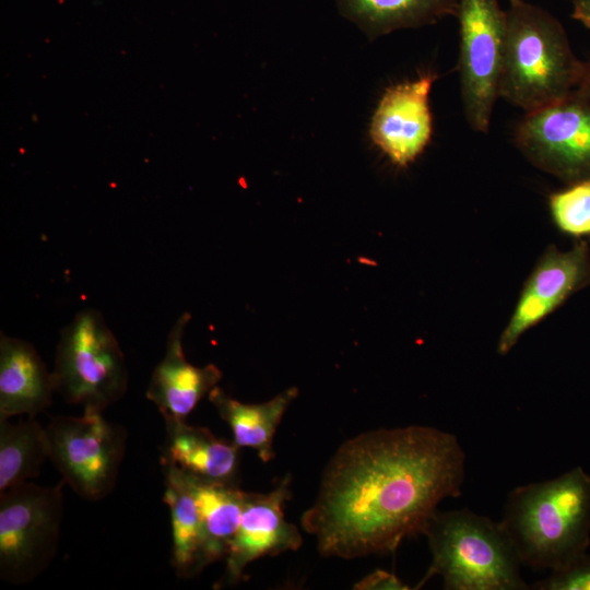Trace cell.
I'll return each instance as SVG.
<instances>
[{"label": "cell", "instance_id": "obj_1", "mask_svg": "<svg viewBox=\"0 0 590 590\" xmlns=\"http://www.w3.org/2000/svg\"><path fill=\"white\" fill-rule=\"evenodd\" d=\"M464 473L465 453L451 433L422 425L368 430L331 458L302 527L324 557L392 553L422 534L440 502L461 495Z\"/></svg>", "mask_w": 590, "mask_h": 590}, {"label": "cell", "instance_id": "obj_2", "mask_svg": "<svg viewBox=\"0 0 590 590\" xmlns=\"http://www.w3.org/2000/svg\"><path fill=\"white\" fill-rule=\"evenodd\" d=\"M522 565L562 569L590 545V476L576 467L543 482L520 485L506 498L502 520Z\"/></svg>", "mask_w": 590, "mask_h": 590}, {"label": "cell", "instance_id": "obj_3", "mask_svg": "<svg viewBox=\"0 0 590 590\" xmlns=\"http://www.w3.org/2000/svg\"><path fill=\"white\" fill-rule=\"evenodd\" d=\"M582 69L554 15L524 0H509L499 97L526 113L539 109L577 88Z\"/></svg>", "mask_w": 590, "mask_h": 590}, {"label": "cell", "instance_id": "obj_4", "mask_svg": "<svg viewBox=\"0 0 590 590\" xmlns=\"http://www.w3.org/2000/svg\"><path fill=\"white\" fill-rule=\"evenodd\" d=\"M422 534L432 554L414 589L439 576L446 590H527L522 563L499 522L469 509L436 510Z\"/></svg>", "mask_w": 590, "mask_h": 590}, {"label": "cell", "instance_id": "obj_5", "mask_svg": "<svg viewBox=\"0 0 590 590\" xmlns=\"http://www.w3.org/2000/svg\"><path fill=\"white\" fill-rule=\"evenodd\" d=\"M51 375L56 392L84 411L103 412L126 394L123 353L98 310L84 308L61 329Z\"/></svg>", "mask_w": 590, "mask_h": 590}, {"label": "cell", "instance_id": "obj_6", "mask_svg": "<svg viewBox=\"0 0 590 590\" xmlns=\"http://www.w3.org/2000/svg\"><path fill=\"white\" fill-rule=\"evenodd\" d=\"M63 481L25 482L0 493V577L19 586L39 577L54 560L63 517Z\"/></svg>", "mask_w": 590, "mask_h": 590}, {"label": "cell", "instance_id": "obj_7", "mask_svg": "<svg viewBox=\"0 0 590 590\" xmlns=\"http://www.w3.org/2000/svg\"><path fill=\"white\" fill-rule=\"evenodd\" d=\"M99 411L58 415L46 426L49 460L81 498L107 497L117 483L126 453L127 432Z\"/></svg>", "mask_w": 590, "mask_h": 590}, {"label": "cell", "instance_id": "obj_8", "mask_svg": "<svg viewBox=\"0 0 590 590\" xmlns=\"http://www.w3.org/2000/svg\"><path fill=\"white\" fill-rule=\"evenodd\" d=\"M515 143L532 165L568 185L590 180V93L577 87L526 113Z\"/></svg>", "mask_w": 590, "mask_h": 590}, {"label": "cell", "instance_id": "obj_9", "mask_svg": "<svg viewBox=\"0 0 590 590\" xmlns=\"http://www.w3.org/2000/svg\"><path fill=\"white\" fill-rule=\"evenodd\" d=\"M456 16L463 113L472 130L486 133L499 97L506 11L498 0H459Z\"/></svg>", "mask_w": 590, "mask_h": 590}, {"label": "cell", "instance_id": "obj_10", "mask_svg": "<svg viewBox=\"0 0 590 590\" xmlns=\"http://www.w3.org/2000/svg\"><path fill=\"white\" fill-rule=\"evenodd\" d=\"M590 284V249L586 241L562 251L550 246L523 284L515 310L503 330L497 353L508 354L522 334L571 295Z\"/></svg>", "mask_w": 590, "mask_h": 590}, {"label": "cell", "instance_id": "obj_11", "mask_svg": "<svg viewBox=\"0 0 590 590\" xmlns=\"http://www.w3.org/2000/svg\"><path fill=\"white\" fill-rule=\"evenodd\" d=\"M434 72L389 86L379 99L369 125V137L389 161L406 167L426 149L433 135L429 94Z\"/></svg>", "mask_w": 590, "mask_h": 590}, {"label": "cell", "instance_id": "obj_12", "mask_svg": "<svg viewBox=\"0 0 590 590\" xmlns=\"http://www.w3.org/2000/svg\"><path fill=\"white\" fill-rule=\"evenodd\" d=\"M290 497V476L268 493L246 492L239 527L224 558L226 583L239 582L245 568L258 558L300 547V532L286 521L283 511Z\"/></svg>", "mask_w": 590, "mask_h": 590}, {"label": "cell", "instance_id": "obj_13", "mask_svg": "<svg viewBox=\"0 0 590 590\" xmlns=\"http://www.w3.org/2000/svg\"><path fill=\"white\" fill-rule=\"evenodd\" d=\"M190 318L189 312H184L172 327L164 357L154 368L146 389V398L164 420H186L223 376L214 364L199 367L186 359L182 337Z\"/></svg>", "mask_w": 590, "mask_h": 590}, {"label": "cell", "instance_id": "obj_14", "mask_svg": "<svg viewBox=\"0 0 590 590\" xmlns=\"http://www.w3.org/2000/svg\"><path fill=\"white\" fill-rule=\"evenodd\" d=\"M52 375L33 344L0 333V417L32 416L50 406Z\"/></svg>", "mask_w": 590, "mask_h": 590}, {"label": "cell", "instance_id": "obj_15", "mask_svg": "<svg viewBox=\"0 0 590 590\" xmlns=\"http://www.w3.org/2000/svg\"><path fill=\"white\" fill-rule=\"evenodd\" d=\"M164 422L162 461L208 481L238 485L240 448L234 441L217 438L206 427L190 425L186 420Z\"/></svg>", "mask_w": 590, "mask_h": 590}, {"label": "cell", "instance_id": "obj_16", "mask_svg": "<svg viewBox=\"0 0 590 590\" xmlns=\"http://www.w3.org/2000/svg\"><path fill=\"white\" fill-rule=\"evenodd\" d=\"M165 480L193 498L205 532L211 564L225 558L241 519L246 492L238 485L208 481L162 461Z\"/></svg>", "mask_w": 590, "mask_h": 590}, {"label": "cell", "instance_id": "obj_17", "mask_svg": "<svg viewBox=\"0 0 590 590\" xmlns=\"http://www.w3.org/2000/svg\"><path fill=\"white\" fill-rule=\"evenodd\" d=\"M297 396L298 389L291 387L269 401L252 404L229 397L217 386L208 394L221 418L229 426L234 444L238 448L253 449L263 462L274 458L275 432Z\"/></svg>", "mask_w": 590, "mask_h": 590}, {"label": "cell", "instance_id": "obj_18", "mask_svg": "<svg viewBox=\"0 0 590 590\" xmlns=\"http://www.w3.org/2000/svg\"><path fill=\"white\" fill-rule=\"evenodd\" d=\"M339 13L369 39L456 16L459 0H334Z\"/></svg>", "mask_w": 590, "mask_h": 590}, {"label": "cell", "instance_id": "obj_19", "mask_svg": "<svg viewBox=\"0 0 590 590\" xmlns=\"http://www.w3.org/2000/svg\"><path fill=\"white\" fill-rule=\"evenodd\" d=\"M0 417V493L37 476L49 459L46 427L35 417Z\"/></svg>", "mask_w": 590, "mask_h": 590}, {"label": "cell", "instance_id": "obj_20", "mask_svg": "<svg viewBox=\"0 0 590 590\" xmlns=\"http://www.w3.org/2000/svg\"><path fill=\"white\" fill-rule=\"evenodd\" d=\"M164 503L172 526V566L179 578L197 576L211 564L198 507L188 492L165 480Z\"/></svg>", "mask_w": 590, "mask_h": 590}, {"label": "cell", "instance_id": "obj_21", "mask_svg": "<svg viewBox=\"0 0 590 590\" xmlns=\"http://www.w3.org/2000/svg\"><path fill=\"white\" fill-rule=\"evenodd\" d=\"M548 206L555 225L571 236L590 235V180L569 185L551 194Z\"/></svg>", "mask_w": 590, "mask_h": 590}, {"label": "cell", "instance_id": "obj_22", "mask_svg": "<svg viewBox=\"0 0 590 590\" xmlns=\"http://www.w3.org/2000/svg\"><path fill=\"white\" fill-rule=\"evenodd\" d=\"M534 590H590V553L586 552L566 567L530 587Z\"/></svg>", "mask_w": 590, "mask_h": 590}, {"label": "cell", "instance_id": "obj_23", "mask_svg": "<svg viewBox=\"0 0 590 590\" xmlns=\"http://www.w3.org/2000/svg\"><path fill=\"white\" fill-rule=\"evenodd\" d=\"M354 589L408 590L411 588L403 583L394 574L377 569L355 583Z\"/></svg>", "mask_w": 590, "mask_h": 590}, {"label": "cell", "instance_id": "obj_24", "mask_svg": "<svg viewBox=\"0 0 590 590\" xmlns=\"http://www.w3.org/2000/svg\"><path fill=\"white\" fill-rule=\"evenodd\" d=\"M571 16L590 28V0H573Z\"/></svg>", "mask_w": 590, "mask_h": 590}, {"label": "cell", "instance_id": "obj_25", "mask_svg": "<svg viewBox=\"0 0 590 590\" xmlns=\"http://www.w3.org/2000/svg\"><path fill=\"white\" fill-rule=\"evenodd\" d=\"M578 87L590 93V59L583 62V69Z\"/></svg>", "mask_w": 590, "mask_h": 590}, {"label": "cell", "instance_id": "obj_26", "mask_svg": "<svg viewBox=\"0 0 590 590\" xmlns=\"http://www.w3.org/2000/svg\"><path fill=\"white\" fill-rule=\"evenodd\" d=\"M573 1V0H571Z\"/></svg>", "mask_w": 590, "mask_h": 590}]
</instances>
